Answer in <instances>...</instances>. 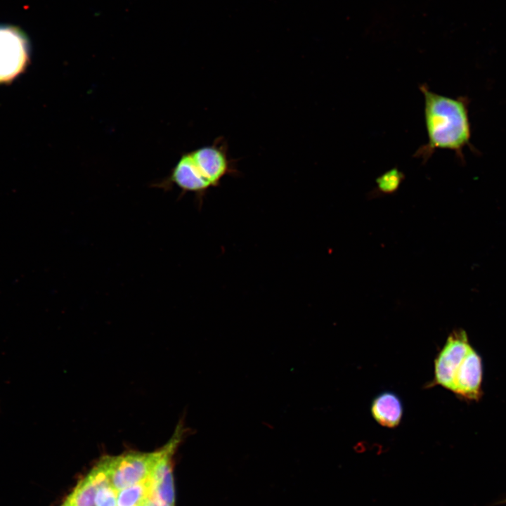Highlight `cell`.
<instances>
[{"label":"cell","instance_id":"6da1fadb","mask_svg":"<svg viewBox=\"0 0 506 506\" xmlns=\"http://www.w3.org/2000/svg\"><path fill=\"white\" fill-rule=\"evenodd\" d=\"M419 88L424 96L428 141L416 150L414 157L426 163L437 149L451 150L461 156L471 136L467 99L436 93L424 84Z\"/></svg>","mask_w":506,"mask_h":506},{"label":"cell","instance_id":"7a4b0ae2","mask_svg":"<svg viewBox=\"0 0 506 506\" xmlns=\"http://www.w3.org/2000/svg\"><path fill=\"white\" fill-rule=\"evenodd\" d=\"M160 455L153 453H130L101 459L111 486L118 492L150 476Z\"/></svg>","mask_w":506,"mask_h":506},{"label":"cell","instance_id":"3957f363","mask_svg":"<svg viewBox=\"0 0 506 506\" xmlns=\"http://www.w3.org/2000/svg\"><path fill=\"white\" fill-rule=\"evenodd\" d=\"M190 153L200 174L211 188L219 186L225 176L239 174L235 160L231 158L223 137H218L211 145Z\"/></svg>","mask_w":506,"mask_h":506},{"label":"cell","instance_id":"277c9868","mask_svg":"<svg viewBox=\"0 0 506 506\" xmlns=\"http://www.w3.org/2000/svg\"><path fill=\"white\" fill-rule=\"evenodd\" d=\"M470 347L464 330H453L435 358L434 379L430 387L439 385L450 391L455 372Z\"/></svg>","mask_w":506,"mask_h":506},{"label":"cell","instance_id":"5b68a950","mask_svg":"<svg viewBox=\"0 0 506 506\" xmlns=\"http://www.w3.org/2000/svg\"><path fill=\"white\" fill-rule=\"evenodd\" d=\"M28 60L27 41L16 28L0 26V83L22 72Z\"/></svg>","mask_w":506,"mask_h":506},{"label":"cell","instance_id":"8992f818","mask_svg":"<svg viewBox=\"0 0 506 506\" xmlns=\"http://www.w3.org/2000/svg\"><path fill=\"white\" fill-rule=\"evenodd\" d=\"M482 377L481 358L471 346L455 372L450 391L462 398L477 401L481 396Z\"/></svg>","mask_w":506,"mask_h":506},{"label":"cell","instance_id":"52a82bcc","mask_svg":"<svg viewBox=\"0 0 506 506\" xmlns=\"http://www.w3.org/2000/svg\"><path fill=\"white\" fill-rule=\"evenodd\" d=\"M163 186H176L183 193H193L200 206L211 188L197 169L190 152L183 153L172 169Z\"/></svg>","mask_w":506,"mask_h":506},{"label":"cell","instance_id":"ba28073f","mask_svg":"<svg viewBox=\"0 0 506 506\" xmlns=\"http://www.w3.org/2000/svg\"><path fill=\"white\" fill-rule=\"evenodd\" d=\"M110 484L106 471L100 462L83 479L65 502L68 506H94L99 488Z\"/></svg>","mask_w":506,"mask_h":506},{"label":"cell","instance_id":"9c48e42d","mask_svg":"<svg viewBox=\"0 0 506 506\" xmlns=\"http://www.w3.org/2000/svg\"><path fill=\"white\" fill-rule=\"evenodd\" d=\"M370 410L375 420L381 426L387 428L398 426L403 416L401 399L390 391L377 395L372 401Z\"/></svg>","mask_w":506,"mask_h":506},{"label":"cell","instance_id":"30bf717a","mask_svg":"<svg viewBox=\"0 0 506 506\" xmlns=\"http://www.w3.org/2000/svg\"><path fill=\"white\" fill-rule=\"evenodd\" d=\"M152 493L150 477L120 491L117 506H143Z\"/></svg>","mask_w":506,"mask_h":506},{"label":"cell","instance_id":"8fae6325","mask_svg":"<svg viewBox=\"0 0 506 506\" xmlns=\"http://www.w3.org/2000/svg\"><path fill=\"white\" fill-rule=\"evenodd\" d=\"M404 175L396 168L383 174L377 179L376 191L381 195H389L395 193L399 188Z\"/></svg>","mask_w":506,"mask_h":506},{"label":"cell","instance_id":"7c38bea8","mask_svg":"<svg viewBox=\"0 0 506 506\" xmlns=\"http://www.w3.org/2000/svg\"><path fill=\"white\" fill-rule=\"evenodd\" d=\"M117 491L110 484L99 488L95 498L96 506H117Z\"/></svg>","mask_w":506,"mask_h":506},{"label":"cell","instance_id":"4fadbf2b","mask_svg":"<svg viewBox=\"0 0 506 506\" xmlns=\"http://www.w3.org/2000/svg\"><path fill=\"white\" fill-rule=\"evenodd\" d=\"M143 506H172L168 504H166L157 498L150 495V497L148 498V500L145 501L144 505Z\"/></svg>","mask_w":506,"mask_h":506},{"label":"cell","instance_id":"5bb4252c","mask_svg":"<svg viewBox=\"0 0 506 506\" xmlns=\"http://www.w3.org/2000/svg\"><path fill=\"white\" fill-rule=\"evenodd\" d=\"M62 506H68L67 504L64 503Z\"/></svg>","mask_w":506,"mask_h":506}]
</instances>
